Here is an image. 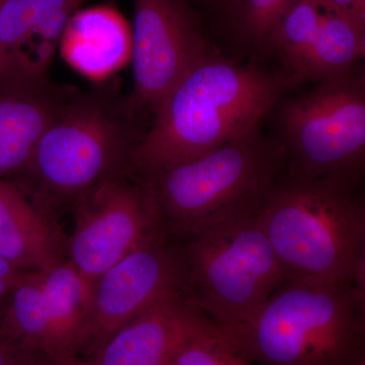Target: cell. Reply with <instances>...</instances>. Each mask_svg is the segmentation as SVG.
<instances>
[{"instance_id": "1", "label": "cell", "mask_w": 365, "mask_h": 365, "mask_svg": "<svg viewBox=\"0 0 365 365\" xmlns=\"http://www.w3.org/2000/svg\"><path fill=\"white\" fill-rule=\"evenodd\" d=\"M288 79L209 53L165 96L134 158L148 176L258 130Z\"/></svg>"}, {"instance_id": "2", "label": "cell", "mask_w": 365, "mask_h": 365, "mask_svg": "<svg viewBox=\"0 0 365 365\" xmlns=\"http://www.w3.org/2000/svg\"><path fill=\"white\" fill-rule=\"evenodd\" d=\"M143 119L130 98L113 86L78 91L11 180L57 216L101 185L135 174L134 158L146 131Z\"/></svg>"}, {"instance_id": "3", "label": "cell", "mask_w": 365, "mask_h": 365, "mask_svg": "<svg viewBox=\"0 0 365 365\" xmlns=\"http://www.w3.org/2000/svg\"><path fill=\"white\" fill-rule=\"evenodd\" d=\"M217 327L230 347L255 364H365L350 282L289 279L246 321Z\"/></svg>"}, {"instance_id": "4", "label": "cell", "mask_w": 365, "mask_h": 365, "mask_svg": "<svg viewBox=\"0 0 365 365\" xmlns=\"http://www.w3.org/2000/svg\"><path fill=\"white\" fill-rule=\"evenodd\" d=\"M362 175L297 178L273 186L257 215L289 279L350 282L365 201Z\"/></svg>"}, {"instance_id": "5", "label": "cell", "mask_w": 365, "mask_h": 365, "mask_svg": "<svg viewBox=\"0 0 365 365\" xmlns=\"http://www.w3.org/2000/svg\"><path fill=\"white\" fill-rule=\"evenodd\" d=\"M257 210L209 223L180 251L182 294L218 326L246 321L288 280Z\"/></svg>"}, {"instance_id": "6", "label": "cell", "mask_w": 365, "mask_h": 365, "mask_svg": "<svg viewBox=\"0 0 365 365\" xmlns=\"http://www.w3.org/2000/svg\"><path fill=\"white\" fill-rule=\"evenodd\" d=\"M274 165L273 153L256 130L143 178L165 230L190 235L225 216L257 210L274 186Z\"/></svg>"}, {"instance_id": "7", "label": "cell", "mask_w": 365, "mask_h": 365, "mask_svg": "<svg viewBox=\"0 0 365 365\" xmlns=\"http://www.w3.org/2000/svg\"><path fill=\"white\" fill-rule=\"evenodd\" d=\"M297 178L365 173V86L359 74L319 83L281 114Z\"/></svg>"}, {"instance_id": "8", "label": "cell", "mask_w": 365, "mask_h": 365, "mask_svg": "<svg viewBox=\"0 0 365 365\" xmlns=\"http://www.w3.org/2000/svg\"><path fill=\"white\" fill-rule=\"evenodd\" d=\"M73 208L76 227L67 242V261L91 282L165 235L150 182L138 175L101 185Z\"/></svg>"}, {"instance_id": "9", "label": "cell", "mask_w": 365, "mask_h": 365, "mask_svg": "<svg viewBox=\"0 0 365 365\" xmlns=\"http://www.w3.org/2000/svg\"><path fill=\"white\" fill-rule=\"evenodd\" d=\"M91 297V281L67 260L28 271L0 316V343L21 351L81 356Z\"/></svg>"}, {"instance_id": "10", "label": "cell", "mask_w": 365, "mask_h": 365, "mask_svg": "<svg viewBox=\"0 0 365 365\" xmlns=\"http://www.w3.org/2000/svg\"><path fill=\"white\" fill-rule=\"evenodd\" d=\"M211 52L187 0H134L129 98L136 112L153 115L178 81Z\"/></svg>"}, {"instance_id": "11", "label": "cell", "mask_w": 365, "mask_h": 365, "mask_svg": "<svg viewBox=\"0 0 365 365\" xmlns=\"http://www.w3.org/2000/svg\"><path fill=\"white\" fill-rule=\"evenodd\" d=\"M181 287V253L165 237L125 257L91 282L83 352L91 357L120 328Z\"/></svg>"}, {"instance_id": "12", "label": "cell", "mask_w": 365, "mask_h": 365, "mask_svg": "<svg viewBox=\"0 0 365 365\" xmlns=\"http://www.w3.org/2000/svg\"><path fill=\"white\" fill-rule=\"evenodd\" d=\"M362 30L325 0H297L267 41L290 81L319 83L351 74L362 59Z\"/></svg>"}, {"instance_id": "13", "label": "cell", "mask_w": 365, "mask_h": 365, "mask_svg": "<svg viewBox=\"0 0 365 365\" xmlns=\"http://www.w3.org/2000/svg\"><path fill=\"white\" fill-rule=\"evenodd\" d=\"M78 90L44 76H0V179L18 176Z\"/></svg>"}, {"instance_id": "14", "label": "cell", "mask_w": 365, "mask_h": 365, "mask_svg": "<svg viewBox=\"0 0 365 365\" xmlns=\"http://www.w3.org/2000/svg\"><path fill=\"white\" fill-rule=\"evenodd\" d=\"M206 317L176 290L120 328L88 359L95 365H172Z\"/></svg>"}, {"instance_id": "15", "label": "cell", "mask_w": 365, "mask_h": 365, "mask_svg": "<svg viewBox=\"0 0 365 365\" xmlns=\"http://www.w3.org/2000/svg\"><path fill=\"white\" fill-rule=\"evenodd\" d=\"M88 1L0 0V74H48L67 24Z\"/></svg>"}, {"instance_id": "16", "label": "cell", "mask_w": 365, "mask_h": 365, "mask_svg": "<svg viewBox=\"0 0 365 365\" xmlns=\"http://www.w3.org/2000/svg\"><path fill=\"white\" fill-rule=\"evenodd\" d=\"M57 216L34 202L20 185L0 179V256L21 270H47L67 260Z\"/></svg>"}, {"instance_id": "17", "label": "cell", "mask_w": 365, "mask_h": 365, "mask_svg": "<svg viewBox=\"0 0 365 365\" xmlns=\"http://www.w3.org/2000/svg\"><path fill=\"white\" fill-rule=\"evenodd\" d=\"M59 49L83 76L105 78L131 59L132 26L110 4L83 7L67 24Z\"/></svg>"}, {"instance_id": "18", "label": "cell", "mask_w": 365, "mask_h": 365, "mask_svg": "<svg viewBox=\"0 0 365 365\" xmlns=\"http://www.w3.org/2000/svg\"><path fill=\"white\" fill-rule=\"evenodd\" d=\"M297 0H223L230 20L245 38L266 46L274 26Z\"/></svg>"}, {"instance_id": "19", "label": "cell", "mask_w": 365, "mask_h": 365, "mask_svg": "<svg viewBox=\"0 0 365 365\" xmlns=\"http://www.w3.org/2000/svg\"><path fill=\"white\" fill-rule=\"evenodd\" d=\"M172 365H251L235 351L220 328L206 317L180 348Z\"/></svg>"}, {"instance_id": "20", "label": "cell", "mask_w": 365, "mask_h": 365, "mask_svg": "<svg viewBox=\"0 0 365 365\" xmlns=\"http://www.w3.org/2000/svg\"><path fill=\"white\" fill-rule=\"evenodd\" d=\"M350 284L357 318L365 335V205Z\"/></svg>"}, {"instance_id": "21", "label": "cell", "mask_w": 365, "mask_h": 365, "mask_svg": "<svg viewBox=\"0 0 365 365\" xmlns=\"http://www.w3.org/2000/svg\"><path fill=\"white\" fill-rule=\"evenodd\" d=\"M28 272L16 268L6 259L0 256V316L6 309L7 302L11 292L16 287L23 276Z\"/></svg>"}, {"instance_id": "22", "label": "cell", "mask_w": 365, "mask_h": 365, "mask_svg": "<svg viewBox=\"0 0 365 365\" xmlns=\"http://www.w3.org/2000/svg\"><path fill=\"white\" fill-rule=\"evenodd\" d=\"M19 365H95L91 359H81L79 355L51 356L44 353L19 350Z\"/></svg>"}, {"instance_id": "23", "label": "cell", "mask_w": 365, "mask_h": 365, "mask_svg": "<svg viewBox=\"0 0 365 365\" xmlns=\"http://www.w3.org/2000/svg\"><path fill=\"white\" fill-rule=\"evenodd\" d=\"M328 6L346 18L351 20L360 29L365 26V0H325Z\"/></svg>"}, {"instance_id": "24", "label": "cell", "mask_w": 365, "mask_h": 365, "mask_svg": "<svg viewBox=\"0 0 365 365\" xmlns=\"http://www.w3.org/2000/svg\"><path fill=\"white\" fill-rule=\"evenodd\" d=\"M0 365H19V352L0 343Z\"/></svg>"}, {"instance_id": "25", "label": "cell", "mask_w": 365, "mask_h": 365, "mask_svg": "<svg viewBox=\"0 0 365 365\" xmlns=\"http://www.w3.org/2000/svg\"><path fill=\"white\" fill-rule=\"evenodd\" d=\"M361 50H362V59H365V26H364V29H362V33H361ZM359 78L360 81H362V83H364V86H365V64L364 69H362V71L359 73Z\"/></svg>"}, {"instance_id": "26", "label": "cell", "mask_w": 365, "mask_h": 365, "mask_svg": "<svg viewBox=\"0 0 365 365\" xmlns=\"http://www.w3.org/2000/svg\"><path fill=\"white\" fill-rule=\"evenodd\" d=\"M364 365H365V364Z\"/></svg>"}]
</instances>
